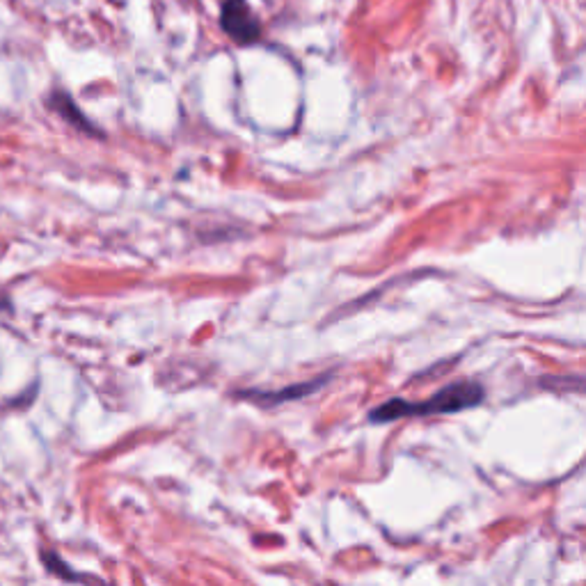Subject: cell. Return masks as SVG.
I'll return each mask as SVG.
<instances>
[{"mask_svg":"<svg viewBox=\"0 0 586 586\" xmlns=\"http://www.w3.org/2000/svg\"><path fill=\"white\" fill-rule=\"evenodd\" d=\"M486 397L483 387L472 380H461V383H451L442 387L438 394L422 403H410L401 399H392L371 410L369 419L374 424L397 422L401 417H417V415H447V413H461L467 408H477Z\"/></svg>","mask_w":586,"mask_h":586,"instance_id":"1","label":"cell"},{"mask_svg":"<svg viewBox=\"0 0 586 586\" xmlns=\"http://www.w3.org/2000/svg\"><path fill=\"white\" fill-rule=\"evenodd\" d=\"M220 26L236 44L248 46L261 37V26L245 0H225L220 12Z\"/></svg>","mask_w":586,"mask_h":586,"instance_id":"2","label":"cell"},{"mask_svg":"<svg viewBox=\"0 0 586 586\" xmlns=\"http://www.w3.org/2000/svg\"><path fill=\"white\" fill-rule=\"evenodd\" d=\"M55 113H58L62 120H67L71 126H76L78 131H85V133H92V136H99V129L94 124H90V120L78 110V106L71 101V97L67 92H53L49 101H46Z\"/></svg>","mask_w":586,"mask_h":586,"instance_id":"4","label":"cell"},{"mask_svg":"<svg viewBox=\"0 0 586 586\" xmlns=\"http://www.w3.org/2000/svg\"><path fill=\"white\" fill-rule=\"evenodd\" d=\"M326 380H328V376H323V378L310 380V383H296V385H289V387H284V390H275V392L252 390V392H243V397L255 401V403H261V406H280V403H284V401L310 397V394H314L316 390H321V387L326 385Z\"/></svg>","mask_w":586,"mask_h":586,"instance_id":"3","label":"cell"},{"mask_svg":"<svg viewBox=\"0 0 586 586\" xmlns=\"http://www.w3.org/2000/svg\"><path fill=\"white\" fill-rule=\"evenodd\" d=\"M44 564H46V568L51 570L53 575H58V577H67V580H78V575H74L69 570V566L65 564V561H62L58 554H53V552H46L44 554Z\"/></svg>","mask_w":586,"mask_h":586,"instance_id":"5","label":"cell"}]
</instances>
